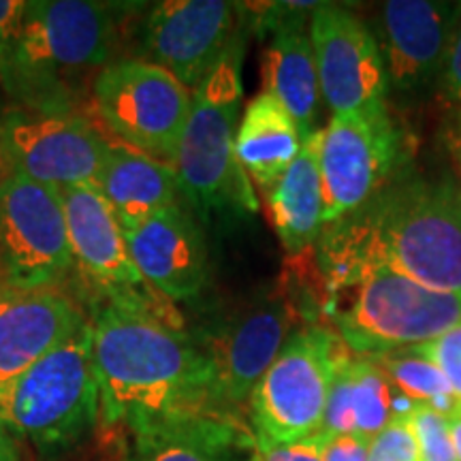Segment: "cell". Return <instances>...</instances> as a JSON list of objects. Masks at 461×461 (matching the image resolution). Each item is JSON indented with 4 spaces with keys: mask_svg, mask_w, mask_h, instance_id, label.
Returning a JSON list of instances; mask_svg holds the SVG:
<instances>
[{
    "mask_svg": "<svg viewBox=\"0 0 461 461\" xmlns=\"http://www.w3.org/2000/svg\"><path fill=\"white\" fill-rule=\"evenodd\" d=\"M126 248L137 272L169 302L197 297L207 282L201 230L180 203L165 207L129 230Z\"/></svg>",
    "mask_w": 461,
    "mask_h": 461,
    "instance_id": "d6986e66",
    "label": "cell"
},
{
    "mask_svg": "<svg viewBox=\"0 0 461 461\" xmlns=\"http://www.w3.org/2000/svg\"><path fill=\"white\" fill-rule=\"evenodd\" d=\"M367 445L359 436H327L325 461H367Z\"/></svg>",
    "mask_w": 461,
    "mask_h": 461,
    "instance_id": "f546056e",
    "label": "cell"
},
{
    "mask_svg": "<svg viewBox=\"0 0 461 461\" xmlns=\"http://www.w3.org/2000/svg\"><path fill=\"white\" fill-rule=\"evenodd\" d=\"M112 141L92 120L67 109L34 107L0 124L7 171L56 188H99Z\"/></svg>",
    "mask_w": 461,
    "mask_h": 461,
    "instance_id": "30bf717a",
    "label": "cell"
},
{
    "mask_svg": "<svg viewBox=\"0 0 461 461\" xmlns=\"http://www.w3.org/2000/svg\"><path fill=\"white\" fill-rule=\"evenodd\" d=\"M303 319L295 299L285 293L258 299L205 333L201 348L214 372V395L222 412L248 403L255 384L295 333Z\"/></svg>",
    "mask_w": 461,
    "mask_h": 461,
    "instance_id": "7c38bea8",
    "label": "cell"
},
{
    "mask_svg": "<svg viewBox=\"0 0 461 461\" xmlns=\"http://www.w3.org/2000/svg\"><path fill=\"white\" fill-rule=\"evenodd\" d=\"M241 58L244 39L224 51L214 71L193 90V105L177 148L176 169L182 193L199 212L238 205L257 210L255 190L235 163V135L240 126Z\"/></svg>",
    "mask_w": 461,
    "mask_h": 461,
    "instance_id": "8992f818",
    "label": "cell"
},
{
    "mask_svg": "<svg viewBox=\"0 0 461 461\" xmlns=\"http://www.w3.org/2000/svg\"><path fill=\"white\" fill-rule=\"evenodd\" d=\"M319 140L321 131L308 137L280 180L263 190L269 221L288 258H302L314 252L325 229Z\"/></svg>",
    "mask_w": 461,
    "mask_h": 461,
    "instance_id": "7402d4cb",
    "label": "cell"
},
{
    "mask_svg": "<svg viewBox=\"0 0 461 461\" xmlns=\"http://www.w3.org/2000/svg\"><path fill=\"white\" fill-rule=\"evenodd\" d=\"M400 149V131L387 105L333 113L319 140L325 224L366 205L393 177Z\"/></svg>",
    "mask_w": 461,
    "mask_h": 461,
    "instance_id": "8fae6325",
    "label": "cell"
},
{
    "mask_svg": "<svg viewBox=\"0 0 461 461\" xmlns=\"http://www.w3.org/2000/svg\"><path fill=\"white\" fill-rule=\"evenodd\" d=\"M73 267L60 190L5 171L0 176V280L22 291L58 286Z\"/></svg>",
    "mask_w": 461,
    "mask_h": 461,
    "instance_id": "9c48e42d",
    "label": "cell"
},
{
    "mask_svg": "<svg viewBox=\"0 0 461 461\" xmlns=\"http://www.w3.org/2000/svg\"><path fill=\"white\" fill-rule=\"evenodd\" d=\"M238 37L235 5L224 0H165L143 15L137 48L140 60L152 62L188 90L214 71Z\"/></svg>",
    "mask_w": 461,
    "mask_h": 461,
    "instance_id": "5bb4252c",
    "label": "cell"
},
{
    "mask_svg": "<svg viewBox=\"0 0 461 461\" xmlns=\"http://www.w3.org/2000/svg\"><path fill=\"white\" fill-rule=\"evenodd\" d=\"M118 7L90 0L26 3L20 32L5 56L3 82L20 90L34 107L65 109L56 88L75 75L101 73L109 65Z\"/></svg>",
    "mask_w": 461,
    "mask_h": 461,
    "instance_id": "277c9868",
    "label": "cell"
},
{
    "mask_svg": "<svg viewBox=\"0 0 461 461\" xmlns=\"http://www.w3.org/2000/svg\"><path fill=\"white\" fill-rule=\"evenodd\" d=\"M99 190L113 207L124 230L137 227L165 207L180 203L177 197L182 193L173 167L115 141H112Z\"/></svg>",
    "mask_w": 461,
    "mask_h": 461,
    "instance_id": "603a6c76",
    "label": "cell"
},
{
    "mask_svg": "<svg viewBox=\"0 0 461 461\" xmlns=\"http://www.w3.org/2000/svg\"><path fill=\"white\" fill-rule=\"evenodd\" d=\"M60 190L67 235L75 267L95 288L96 299L158 302V293L141 278L126 248L124 229L105 194L95 186ZM163 297V295H160Z\"/></svg>",
    "mask_w": 461,
    "mask_h": 461,
    "instance_id": "9a60e30c",
    "label": "cell"
},
{
    "mask_svg": "<svg viewBox=\"0 0 461 461\" xmlns=\"http://www.w3.org/2000/svg\"><path fill=\"white\" fill-rule=\"evenodd\" d=\"M314 7L316 3L272 5L263 24L269 31L261 62L263 92L272 95L291 113L302 141L321 131L322 96L308 20Z\"/></svg>",
    "mask_w": 461,
    "mask_h": 461,
    "instance_id": "ac0fdd59",
    "label": "cell"
},
{
    "mask_svg": "<svg viewBox=\"0 0 461 461\" xmlns=\"http://www.w3.org/2000/svg\"><path fill=\"white\" fill-rule=\"evenodd\" d=\"M461 24L457 0H389L374 32L389 86L417 90L440 77Z\"/></svg>",
    "mask_w": 461,
    "mask_h": 461,
    "instance_id": "2e32d148",
    "label": "cell"
},
{
    "mask_svg": "<svg viewBox=\"0 0 461 461\" xmlns=\"http://www.w3.org/2000/svg\"><path fill=\"white\" fill-rule=\"evenodd\" d=\"M327 434L299 438L291 442H261L255 438L250 461H325Z\"/></svg>",
    "mask_w": 461,
    "mask_h": 461,
    "instance_id": "f1b7e54d",
    "label": "cell"
},
{
    "mask_svg": "<svg viewBox=\"0 0 461 461\" xmlns=\"http://www.w3.org/2000/svg\"><path fill=\"white\" fill-rule=\"evenodd\" d=\"M321 96L333 113L387 105L389 77L374 31L346 5L316 3L310 14Z\"/></svg>",
    "mask_w": 461,
    "mask_h": 461,
    "instance_id": "4fadbf2b",
    "label": "cell"
},
{
    "mask_svg": "<svg viewBox=\"0 0 461 461\" xmlns=\"http://www.w3.org/2000/svg\"><path fill=\"white\" fill-rule=\"evenodd\" d=\"M167 314L160 302L92 299V353L109 428L132 434L158 420L222 412L210 359Z\"/></svg>",
    "mask_w": 461,
    "mask_h": 461,
    "instance_id": "6da1fadb",
    "label": "cell"
},
{
    "mask_svg": "<svg viewBox=\"0 0 461 461\" xmlns=\"http://www.w3.org/2000/svg\"><path fill=\"white\" fill-rule=\"evenodd\" d=\"M319 274L389 267L461 295V184L451 176L397 173L353 214L325 224Z\"/></svg>",
    "mask_w": 461,
    "mask_h": 461,
    "instance_id": "7a4b0ae2",
    "label": "cell"
},
{
    "mask_svg": "<svg viewBox=\"0 0 461 461\" xmlns=\"http://www.w3.org/2000/svg\"><path fill=\"white\" fill-rule=\"evenodd\" d=\"M376 359L397 391L411 402L434 408V411L447 414V417L461 411V403L448 387L445 374L438 370L434 361L417 353L412 346L411 348L393 350L389 355H380Z\"/></svg>",
    "mask_w": 461,
    "mask_h": 461,
    "instance_id": "d4e9b609",
    "label": "cell"
},
{
    "mask_svg": "<svg viewBox=\"0 0 461 461\" xmlns=\"http://www.w3.org/2000/svg\"><path fill=\"white\" fill-rule=\"evenodd\" d=\"M412 348L436 363L438 370L445 374L453 395L461 403V322L429 342L417 344Z\"/></svg>",
    "mask_w": 461,
    "mask_h": 461,
    "instance_id": "4316f807",
    "label": "cell"
},
{
    "mask_svg": "<svg viewBox=\"0 0 461 461\" xmlns=\"http://www.w3.org/2000/svg\"><path fill=\"white\" fill-rule=\"evenodd\" d=\"M88 319L62 285L5 288L0 293V393Z\"/></svg>",
    "mask_w": 461,
    "mask_h": 461,
    "instance_id": "e0dca14e",
    "label": "cell"
},
{
    "mask_svg": "<svg viewBox=\"0 0 461 461\" xmlns=\"http://www.w3.org/2000/svg\"><path fill=\"white\" fill-rule=\"evenodd\" d=\"M0 79H5V56H3V50H0Z\"/></svg>",
    "mask_w": 461,
    "mask_h": 461,
    "instance_id": "e575fe53",
    "label": "cell"
},
{
    "mask_svg": "<svg viewBox=\"0 0 461 461\" xmlns=\"http://www.w3.org/2000/svg\"><path fill=\"white\" fill-rule=\"evenodd\" d=\"M367 461H420L419 445L408 419H397L367 445Z\"/></svg>",
    "mask_w": 461,
    "mask_h": 461,
    "instance_id": "83f0119b",
    "label": "cell"
},
{
    "mask_svg": "<svg viewBox=\"0 0 461 461\" xmlns=\"http://www.w3.org/2000/svg\"><path fill=\"white\" fill-rule=\"evenodd\" d=\"M440 77L442 82H445L448 99L461 109V24L451 43V50H448L445 68H442Z\"/></svg>",
    "mask_w": 461,
    "mask_h": 461,
    "instance_id": "1f68e13d",
    "label": "cell"
},
{
    "mask_svg": "<svg viewBox=\"0 0 461 461\" xmlns=\"http://www.w3.org/2000/svg\"><path fill=\"white\" fill-rule=\"evenodd\" d=\"M321 280V312L357 357L411 348L461 322L459 293L436 291L395 269L353 267Z\"/></svg>",
    "mask_w": 461,
    "mask_h": 461,
    "instance_id": "3957f363",
    "label": "cell"
},
{
    "mask_svg": "<svg viewBox=\"0 0 461 461\" xmlns=\"http://www.w3.org/2000/svg\"><path fill=\"white\" fill-rule=\"evenodd\" d=\"M417 403L402 395L376 357H350L333 383L322 434L372 440L397 419H408Z\"/></svg>",
    "mask_w": 461,
    "mask_h": 461,
    "instance_id": "ffe728a7",
    "label": "cell"
},
{
    "mask_svg": "<svg viewBox=\"0 0 461 461\" xmlns=\"http://www.w3.org/2000/svg\"><path fill=\"white\" fill-rule=\"evenodd\" d=\"M0 420L43 457L71 451L90 434L101 420L90 319L0 393Z\"/></svg>",
    "mask_w": 461,
    "mask_h": 461,
    "instance_id": "5b68a950",
    "label": "cell"
},
{
    "mask_svg": "<svg viewBox=\"0 0 461 461\" xmlns=\"http://www.w3.org/2000/svg\"><path fill=\"white\" fill-rule=\"evenodd\" d=\"M0 461H22L15 434L0 420Z\"/></svg>",
    "mask_w": 461,
    "mask_h": 461,
    "instance_id": "d6a6232c",
    "label": "cell"
},
{
    "mask_svg": "<svg viewBox=\"0 0 461 461\" xmlns=\"http://www.w3.org/2000/svg\"><path fill=\"white\" fill-rule=\"evenodd\" d=\"M408 420L417 438L420 461H457L447 414L417 403Z\"/></svg>",
    "mask_w": 461,
    "mask_h": 461,
    "instance_id": "484cf974",
    "label": "cell"
},
{
    "mask_svg": "<svg viewBox=\"0 0 461 461\" xmlns=\"http://www.w3.org/2000/svg\"><path fill=\"white\" fill-rule=\"evenodd\" d=\"M302 135L291 113L272 95L255 96L235 135V163L261 190L272 188L302 152Z\"/></svg>",
    "mask_w": 461,
    "mask_h": 461,
    "instance_id": "cb8c5ba5",
    "label": "cell"
},
{
    "mask_svg": "<svg viewBox=\"0 0 461 461\" xmlns=\"http://www.w3.org/2000/svg\"><path fill=\"white\" fill-rule=\"evenodd\" d=\"M5 169V157H3V148H0V176H3V171Z\"/></svg>",
    "mask_w": 461,
    "mask_h": 461,
    "instance_id": "d590c367",
    "label": "cell"
},
{
    "mask_svg": "<svg viewBox=\"0 0 461 461\" xmlns=\"http://www.w3.org/2000/svg\"><path fill=\"white\" fill-rule=\"evenodd\" d=\"M24 9L26 3L22 0H0V50H3V56H7L9 50L14 48Z\"/></svg>",
    "mask_w": 461,
    "mask_h": 461,
    "instance_id": "4dcf8cb0",
    "label": "cell"
},
{
    "mask_svg": "<svg viewBox=\"0 0 461 461\" xmlns=\"http://www.w3.org/2000/svg\"><path fill=\"white\" fill-rule=\"evenodd\" d=\"M5 288H9L7 285H5V282L3 280H0V293H3L5 291Z\"/></svg>",
    "mask_w": 461,
    "mask_h": 461,
    "instance_id": "8d00e7d4",
    "label": "cell"
},
{
    "mask_svg": "<svg viewBox=\"0 0 461 461\" xmlns=\"http://www.w3.org/2000/svg\"><path fill=\"white\" fill-rule=\"evenodd\" d=\"M448 428H451L455 455H457V461H461V411L448 417Z\"/></svg>",
    "mask_w": 461,
    "mask_h": 461,
    "instance_id": "836d02e7",
    "label": "cell"
},
{
    "mask_svg": "<svg viewBox=\"0 0 461 461\" xmlns=\"http://www.w3.org/2000/svg\"><path fill=\"white\" fill-rule=\"evenodd\" d=\"M350 357L331 327H299L248 397L257 440L291 442L319 434L333 383Z\"/></svg>",
    "mask_w": 461,
    "mask_h": 461,
    "instance_id": "52a82bcc",
    "label": "cell"
},
{
    "mask_svg": "<svg viewBox=\"0 0 461 461\" xmlns=\"http://www.w3.org/2000/svg\"><path fill=\"white\" fill-rule=\"evenodd\" d=\"M135 461H250L255 434L224 412L188 414L132 431Z\"/></svg>",
    "mask_w": 461,
    "mask_h": 461,
    "instance_id": "44dd1931",
    "label": "cell"
},
{
    "mask_svg": "<svg viewBox=\"0 0 461 461\" xmlns=\"http://www.w3.org/2000/svg\"><path fill=\"white\" fill-rule=\"evenodd\" d=\"M92 105L120 143L176 167L193 90L140 58L113 60L92 82Z\"/></svg>",
    "mask_w": 461,
    "mask_h": 461,
    "instance_id": "ba28073f",
    "label": "cell"
}]
</instances>
